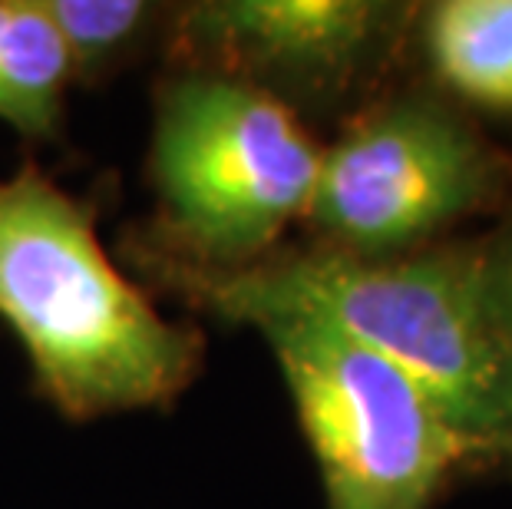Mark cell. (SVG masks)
Listing matches in <instances>:
<instances>
[{"mask_svg":"<svg viewBox=\"0 0 512 509\" xmlns=\"http://www.w3.org/2000/svg\"><path fill=\"white\" fill-rule=\"evenodd\" d=\"M136 255L162 288L228 324L248 308H294L334 324L407 374L473 453L503 447L512 354L489 314L479 245L384 258L318 245L235 272L182 265L149 245Z\"/></svg>","mask_w":512,"mask_h":509,"instance_id":"6da1fadb","label":"cell"},{"mask_svg":"<svg viewBox=\"0 0 512 509\" xmlns=\"http://www.w3.org/2000/svg\"><path fill=\"white\" fill-rule=\"evenodd\" d=\"M430 70L456 96L512 113V0H440L423 14Z\"/></svg>","mask_w":512,"mask_h":509,"instance_id":"52a82bcc","label":"cell"},{"mask_svg":"<svg viewBox=\"0 0 512 509\" xmlns=\"http://www.w3.org/2000/svg\"><path fill=\"white\" fill-rule=\"evenodd\" d=\"M70 63L34 0H0V119L27 139H57Z\"/></svg>","mask_w":512,"mask_h":509,"instance_id":"ba28073f","label":"cell"},{"mask_svg":"<svg viewBox=\"0 0 512 509\" xmlns=\"http://www.w3.org/2000/svg\"><path fill=\"white\" fill-rule=\"evenodd\" d=\"M479 258H483L489 314H493L506 351L512 354V219L489 242L479 245Z\"/></svg>","mask_w":512,"mask_h":509,"instance_id":"30bf717a","label":"cell"},{"mask_svg":"<svg viewBox=\"0 0 512 509\" xmlns=\"http://www.w3.org/2000/svg\"><path fill=\"white\" fill-rule=\"evenodd\" d=\"M410 7L377 0H212L176 14V47L202 73L328 100L377 67Z\"/></svg>","mask_w":512,"mask_h":509,"instance_id":"8992f818","label":"cell"},{"mask_svg":"<svg viewBox=\"0 0 512 509\" xmlns=\"http://www.w3.org/2000/svg\"><path fill=\"white\" fill-rule=\"evenodd\" d=\"M318 166L321 149L281 96L225 73H182L156 106L162 225L149 248L212 272L255 265L304 219Z\"/></svg>","mask_w":512,"mask_h":509,"instance_id":"3957f363","label":"cell"},{"mask_svg":"<svg viewBox=\"0 0 512 509\" xmlns=\"http://www.w3.org/2000/svg\"><path fill=\"white\" fill-rule=\"evenodd\" d=\"M232 324L255 328L275 354L328 509H430L473 457L407 374L334 324L294 308H248Z\"/></svg>","mask_w":512,"mask_h":509,"instance_id":"277c9868","label":"cell"},{"mask_svg":"<svg viewBox=\"0 0 512 509\" xmlns=\"http://www.w3.org/2000/svg\"><path fill=\"white\" fill-rule=\"evenodd\" d=\"M40 14L57 30L70 63V80L93 83L139 40L149 37L162 7L143 0H34Z\"/></svg>","mask_w":512,"mask_h":509,"instance_id":"9c48e42d","label":"cell"},{"mask_svg":"<svg viewBox=\"0 0 512 509\" xmlns=\"http://www.w3.org/2000/svg\"><path fill=\"white\" fill-rule=\"evenodd\" d=\"M499 453H506V457L512 460V424L506 430V437H503V447H499Z\"/></svg>","mask_w":512,"mask_h":509,"instance_id":"8fae6325","label":"cell"},{"mask_svg":"<svg viewBox=\"0 0 512 509\" xmlns=\"http://www.w3.org/2000/svg\"><path fill=\"white\" fill-rule=\"evenodd\" d=\"M0 321L70 420L169 407L205 344L166 321L96 238L93 205L27 162L0 179Z\"/></svg>","mask_w":512,"mask_h":509,"instance_id":"7a4b0ae2","label":"cell"},{"mask_svg":"<svg viewBox=\"0 0 512 509\" xmlns=\"http://www.w3.org/2000/svg\"><path fill=\"white\" fill-rule=\"evenodd\" d=\"M503 159L427 96H400L321 149L304 219L324 248L403 255L496 196Z\"/></svg>","mask_w":512,"mask_h":509,"instance_id":"5b68a950","label":"cell"}]
</instances>
